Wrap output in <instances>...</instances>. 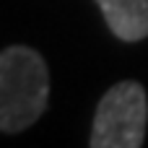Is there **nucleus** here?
Returning a JSON list of instances; mask_svg holds the SVG:
<instances>
[{
	"label": "nucleus",
	"instance_id": "2",
	"mask_svg": "<svg viewBox=\"0 0 148 148\" xmlns=\"http://www.w3.org/2000/svg\"><path fill=\"white\" fill-rule=\"evenodd\" d=\"M148 99L138 81H122L112 86L94 117L91 148H140L146 140Z\"/></svg>",
	"mask_w": 148,
	"mask_h": 148
},
{
	"label": "nucleus",
	"instance_id": "1",
	"mask_svg": "<svg viewBox=\"0 0 148 148\" xmlns=\"http://www.w3.org/2000/svg\"><path fill=\"white\" fill-rule=\"evenodd\" d=\"M49 73L44 57L23 44L0 52V130L21 133L47 109Z\"/></svg>",
	"mask_w": 148,
	"mask_h": 148
},
{
	"label": "nucleus",
	"instance_id": "3",
	"mask_svg": "<svg viewBox=\"0 0 148 148\" xmlns=\"http://www.w3.org/2000/svg\"><path fill=\"white\" fill-rule=\"evenodd\" d=\"M109 31L122 42L148 36V0H96Z\"/></svg>",
	"mask_w": 148,
	"mask_h": 148
}]
</instances>
